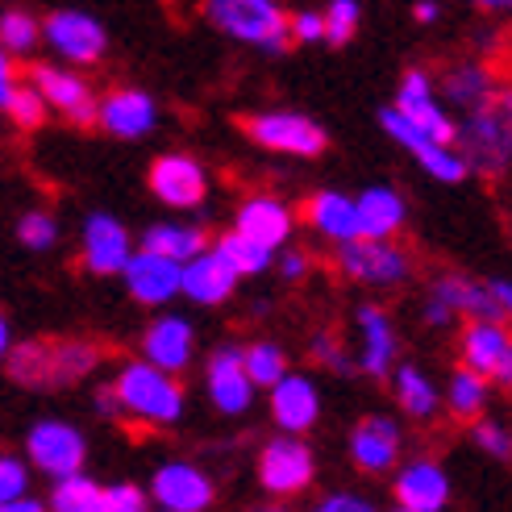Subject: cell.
I'll return each instance as SVG.
<instances>
[{
	"mask_svg": "<svg viewBox=\"0 0 512 512\" xmlns=\"http://www.w3.org/2000/svg\"><path fill=\"white\" fill-rule=\"evenodd\" d=\"M354 367L358 375L392 383L400 367V334L388 317V309L375 300L354 304Z\"/></svg>",
	"mask_w": 512,
	"mask_h": 512,
	"instance_id": "9c48e42d",
	"label": "cell"
},
{
	"mask_svg": "<svg viewBox=\"0 0 512 512\" xmlns=\"http://www.w3.org/2000/svg\"><path fill=\"white\" fill-rule=\"evenodd\" d=\"M471 446L479 454L496 458V463H512V429L500 425V421H492V417H483V421L471 425Z\"/></svg>",
	"mask_w": 512,
	"mask_h": 512,
	"instance_id": "b9f144b4",
	"label": "cell"
},
{
	"mask_svg": "<svg viewBox=\"0 0 512 512\" xmlns=\"http://www.w3.org/2000/svg\"><path fill=\"white\" fill-rule=\"evenodd\" d=\"M30 463L17 454H0V504H17L30 496Z\"/></svg>",
	"mask_w": 512,
	"mask_h": 512,
	"instance_id": "7bdbcfd3",
	"label": "cell"
},
{
	"mask_svg": "<svg viewBox=\"0 0 512 512\" xmlns=\"http://www.w3.org/2000/svg\"><path fill=\"white\" fill-rule=\"evenodd\" d=\"M0 350H13V325H9V317H0Z\"/></svg>",
	"mask_w": 512,
	"mask_h": 512,
	"instance_id": "db71d44e",
	"label": "cell"
},
{
	"mask_svg": "<svg viewBox=\"0 0 512 512\" xmlns=\"http://www.w3.org/2000/svg\"><path fill=\"white\" fill-rule=\"evenodd\" d=\"M492 292L504 304V317H512V279H492Z\"/></svg>",
	"mask_w": 512,
	"mask_h": 512,
	"instance_id": "816d5d0a",
	"label": "cell"
},
{
	"mask_svg": "<svg viewBox=\"0 0 512 512\" xmlns=\"http://www.w3.org/2000/svg\"><path fill=\"white\" fill-rule=\"evenodd\" d=\"M246 512H292V508H284V504H259V508H246Z\"/></svg>",
	"mask_w": 512,
	"mask_h": 512,
	"instance_id": "9f6ffc18",
	"label": "cell"
},
{
	"mask_svg": "<svg viewBox=\"0 0 512 512\" xmlns=\"http://www.w3.org/2000/svg\"><path fill=\"white\" fill-rule=\"evenodd\" d=\"M38 42H42V21L30 9H5L0 13V46H5L9 59L30 55Z\"/></svg>",
	"mask_w": 512,
	"mask_h": 512,
	"instance_id": "8d00e7d4",
	"label": "cell"
},
{
	"mask_svg": "<svg viewBox=\"0 0 512 512\" xmlns=\"http://www.w3.org/2000/svg\"><path fill=\"white\" fill-rule=\"evenodd\" d=\"M438 88H442L446 109H458L463 117L492 109L496 100H500V92H504V84H496L492 71H488V63H479V59H458V63H450L446 75L438 80Z\"/></svg>",
	"mask_w": 512,
	"mask_h": 512,
	"instance_id": "d4e9b609",
	"label": "cell"
},
{
	"mask_svg": "<svg viewBox=\"0 0 512 512\" xmlns=\"http://www.w3.org/2000/svg\"><path fill=\"white\" fill-rule=\"evenodd\" d=\"M30 84L42 92V100L71 125H96L100 113V96L75 67L63 63H34L30 67Z\"/></svg>",
	"mask_w": 512,
	"mask_h": 512,
	"instance_id": "9a60e30c",
	"label": "cell"
},
{
	"mask_svg": "<svg viewBox=\"0 0 512 512\" xmlns=\"http://www.w3.org/2000/svg\"><path fill=\"white\" fill-rule=\"evenodd\" d=\"M5 371L17 388H30V392L55 388V342H42V338L17 342L5 354Z\"/></svg>",
	"mask_w": 512,
	"mask_h": 512,
	"instance_id": "4dcf8cb0",
	"label": "cell"
},
{
	"mask_svg": "<svg viewBox=\"0 0 512 512\" xmlns=\"http://www.w3.org/2000/svg\"><path fill=\"white\" fill-rule=\"evenodd\" d=\"M0 512H50V504H46V500H34V496H25V500H17V504H0Z\"/></svg>",
	"mask_w": 512,
	"mask_h": 512,
	"instance_id": "f907efd6",
	"label": "cell"
},
{
	"mask_svg": "<svg viewBox=\"0 0 512 512\" xmlns=\"http://www.w3.org/2000/svg\"><path fill=\"white\" fill-rule=\"evenodd\" d=\"M458 358L479 379L512 392V329L504 321H467L458 334Z\"/></svg>",
	"mask_w": 512,
	"mask_h": 512,
	"instance_id": "7c38bea8",
	"label": "cell"
},
{
	"mask_svg": "<svg viewBox=\"0 0 512 512\" xmlns=\"http://www.w3.org/2000/svg\"><path fill=\"white\" fill-rule=\"evenodd\" d=\"M309 512H379V504L363 492H325L321 500H313Z\"/></svg>",
	"mask_w": 512,
	"mask_h": 512,
	"instance_id": "7dc6e473",
	"label": "cell"
},
{
	"mask_svg": "<svg viewBox=\"0 0 512 512\" xmlns=\"http://www.w3.org/2000/svg\"><path fill=\"white\" fill-rule=\"evenodd\" d=\"M309 358H313L321 371H329V375H350V371H358V367H354V354L346 350V342L334 334V329H317V334L309 338Z\"/></svg>",
	"mask_w": 512,
	"mask_h": 512,
	"instance_id": "f35d334b",
	"label": "cell"
},
{
	"mask_svg": "<svg viewBox=\"0 0 512 512\" xmlns=\"http://www.w3.org/2000/svg\"><path fill=\"white\" fill-rule=\"evenodd\" d=\"M213 246L229 259V267H234L242 279H254V275H267L271 267H275V250H263L259 242H250V238H242V234H221V238H213Z\"/></svg>",
	"mask_w": 512,
	"mask_h": 512,
	"instance_id": "d590c367",
	"label": "cell"
},
{
	"mask_svg": "<svg viewBox=\"0 0 512 512\" xmlns=\"http://www.w3.org/2000/svg\"><path fill=\"white\" fill-rule=\"evenodd\" d=\"M42 42L50 46V55H55L63 67H92L105 59L109 50V30L105 21L84 13V9H55L46 13L42 21Z\"/></svg>",
	"mask_w": 512,
	"mask_h": 512,
	"instance_id": "8992f818",
	"label": "cell"
},
{
	"mask_svg": "<svg viewBox=\"0 0 512 512\" xmlns=\"http://www.w3.org/2000/svg\"><path fill=\"white\" fill-rule=\"evenodd\" d=\"M392 512H404V508H392Z\"/></svg>",
	"mask_w": 512,
	"mask_h": 512,
	"instance_id": "6f0895ef",
	"label": "cell"
},
{
	"mask_svg": "<svg viewBox=\"0 0 512 512\" xmlns=\"http://www.w3.org/2000/svg\"><path fill=\"white\" fill-rule=\"evenodd\" d=\"M346 446H350V463L363 475H396L404 467V429L388 413L358 417Z\"/></svg>",
	"mask_w": 512,
	"mask_h": 512,
	"instance_id": "5bb4252c",
	"label": "cell"
},
{
	"mask_svg": "<svg viewBox=\"0 0 512 512\" xmlns=\"http://www.w3.org/2000/svg\"><path fill=\"white\" fill-rule=\"evenodd\" d=\"M146 184L167 209L188 213V209H200L204 196H209V171L192 155H159L146 171Z\"/></svg>",
	"mask_w": 512,
	"mask_h": 512,
	"instance_id": "ac0fdd59",
	"label": "cell"
},
{
	"mask_svg": "<svg viewBox=\"0 0 512 512\" xmlns=\"http://www.w3.org/2000/svg\"><path fill=\"white\" fill-rule=\"evenodd\" d=\"M413 21L433 25V21H438V5H429V0H421V5H413Z\"/></svg>",
	"mask_w": 512,
	"mask_h": 512,
	"instance_id": "f5cc1de1",
	"label": "cell"
},
{
	"mask_svg": "<svg viewBox=\"0 0 512 512\" xmlns=\"http://www.w3.org/2000/svg\"><path fill=\"white\" fill-rule=\"evenodd\" d=\"M142 250H155L163 259L188 267L192 259H200L204 250H213V238L204 234L196 221H155L142 234Z\"/></svg>",
	"mask_w": 512,
	"mask_h": 512,
	"instance_id": "f1b7e54d",
	"label": "cell"
},
{
	"mask_svg": "<svg viewBox=\"0 0 512 512\" xmlns=\"http://www.w3.org/2000/svg\"><path fill=\"white\" fill-rule=\"evenodd\" d=\"M292 42L296 46L325 42V9H296L292 13Z\"/></svg>",
	"mask_w": 512,
	"mask_h": 512,
	"instance_id": "bcb514c9",
	"label": "cell"
},
{
	"mask_svg": "<svg viewBox=\"0 0 512 512\" xmlns=\"http://www.w3.org/2000/svg\"><path fill=\"white\" fill-rule=\"evenodd\" d=\"M392 496H396V508L404 512H446L454 483L438 458H408L392 475Z\"/></svg>",
	"mask_w": 512,
	"mask_h": 512,
	"instance_id": "d6986e66",
	"label": "cell"
},
{
	"mask_svg": "<svg viewBox=\"0 0 512 512\" xmlns=\"http://www.w3.org/2000/svg\"><path fill=\"white\" fill-rule=\"evenodd\" d=\"M150 500L159 512H209L217 500V483L209 471L188 463V458H167L150 475Z\"/></svg>",
	"mask_w": 512,
	"mask_h": 512,
	"instance_id": "4fadbf2b",
	"label": "cell"
},
{
	"mask_svg": "<svg viewBox=\"0 0 512 512\" xmlns=\"http://www.w3.org/2000/svg\"><path fill=\"white\" fill-rule=\"evenodd\" d=\"M304 221H309L325 242H334V250L358 242V204L346 192H334V188L313 192L304 200Z\"/></svg>",
	"mask_w": 512,
	"mask_h": 512,
	"instance_id": "83f0119b",
	"label": "cell"
},
{
	"mask_svg": "<svg viewBox=\"0 0 512 512\" xmlns=\"http://www.w3.org/2000/svg\"><path fill=\"white\" fill-rule=\"evenodd\" d=\"M488 396H492V383L488 379H479L475 371H467L463 363H458L450 371V383H446V404H450V413L458 421H483V413H488Z\"/></svg>",
	"mask_w": 512,
	"mask_h": 512,
	"instance_id": "1f68e13d",
	"label": "cell"
},
{
	"mask_svg": "<svg viewBox=\"0 0 512 512\" xmlns=\"http://www.w3.org/2000/svg\"><path fill=\"white\" fill-rule=\"evenodd\" d=\"M46 504L50 512H105V488L92 475H75L63 483H50Z\"/></svg>",
	"mask_w": 512,
	"mask_h": 512,
	"instance_id": "e575fe53",
	"label": "cell"
},
{
	"mask_svg": "<svg viewBox=\"0 0 512 512\" xmlns=\"http://www.w3.org/2000/svg\"><path fill=\"white\" fill-rule=\"evenodd\" d=\"M458 155L467 159L471 171H479L483 179H504L512 171V125L500 109V100L492 109L471 113L458 121Z\"/></svg>",
	"mask_w": 512,
	"mask_h": 512,
	"instance_id": "277c9868",
	"label": "cell"
},
{
	"mask_svg": "<svg viewBox=\"0 0 512 512\" xmlns=\"http://www.w3.org/2000/svg\"><path fill=\"white\" fill-rule=\"evenodd\" d=\"M292 229H296L292 204L271 192H254L234 209V234L259 242L263 250H288Z\"/></svg>",
	"mask_w": 512,
	"mask_h": 512,
	"instance_id": "ffe728a7",
	"label": "cell"
},
{
	"mask_svg": "<svg viewBox=\"0 0 512 512\" xmlns=\"http://www.w3.org/2000/svg\"><path fill=\"white\" fill-rule=\"evenodd\" d=\"M267 413H271L279 433H288V438H304V433L321 421V388H317V379L292 371L279 388L267 392Z\"/></svg>",
	"mask_w": 512,
	"mask_h": 512,
	"instance_id": "603a6c76",
	"label": "cell"
},
{
	"mask_svg": "<svg viewBox=\"0 0 512 512\" xmlns=\"http://www.w3.org/2000/svg\"><path fill=\"white\" fill-rule=\"evenodd\" d=\"M138 254L130 229L113 213H88L80 229V263L88 275H125L130 259Z\"/></svg>",
	"mask_w": 512,
	"mask_h": 512,
	"instance_id": "e0dca14e",
	"label": "cell"
},
{
	"mask_svg": "<svg viewBox=\"0 0 512 512\" xmlns=\"http://www.w3.org/2000/svg\"><path fill=\"white\" fill-rule=\"evenodd\" d=\"M429 296L442 300L454 317H467V321H508L500 296L492 292V279H471V275L446 271V275H438L429 284Z\"/></svg>",
	"mask_w": 512,
	"mask_h": 512,
	"instance_id": "cb8c5ba5",
	"label": "cell"
},
{
	"mask_svg": "<svg viewBox=\"0 0 512 512\" xmlns=\"http://www.w3.org/2000/svg\"><path fill=\"white\" fill-rule=\"evenodd\" d=\"M259 483L263 492L275 496V504H284L288 496H300L313 488L317 479V454L304 438H288V433H275L271 442H263L259 450Z\"/></svg>",
	"mask_w": 512,
	"mask_h": 512,
	"instance_id": "ba28073f",
	"label": "cell"
},
{
	"mask_svg": "<svg viewBox=\"0 0 512 512\" xmlns=\"http://www.w3.org/2000/svg\"><path fill=\"white\" fill-rule=\"evenodd\" d=\"M358 204V242H396L404 229L408 204L392 184H375L354 196Z\"/></svg>",
	"mask_w": 512,
	"mask_h": 512,
	"instance_id": "4316f807",
	"label": "cell"
},
{
	"mask_svg": "<svg viewBox=\"0 0 512 512\" xmlns=\"http://www.w3.org/2000/svg\"><path fill=\"white\" fill-rule=\"evenodd\" d=\"M25 463L55 483L75 479L84 475V463H88V438L71 421H59V417L34 421L30 433H25Z\"/></svg>",
	"mask_w": 512,
	"mask_h": 512,
	"instance_id": "5b68a950",
	"label": "cell"
},
{
	"mask_svg": "<svg viewBox=\"0 0 512 512\" xmlns=\"http://www.w3.org/2000/svg\"><path fill=\"white\" fill-rule=\"evenodd\" d=\"M392 109H400L425 138H433L438 146H454L458 142V121L446 113L442 96H438V84H433V75L425 67H408L400 75Z\"/></svg>",
	"mask_w": 512,
	"mask_h": 512,
	"instance_id": "8fae6325",
	"label": "cell"
},
{
	"mask_svg": "<svg viewBox=\"0 0 512 512\" xmlns=\"http://www.w3.org/2000/svg\"><path fill=\"white\" fill-rule=\"evenodd\" d=\"M17 242L30 250V254L55 250V242H59V221H55V213H46V209H25V213L17 217Z\"/></svg>",
	"mask_w": 512,
	"mask_h": 512,
	"instance_id": "74e56055",
	"label": "cell"
},
{
	"mask_svg": "<svg viewBox=\"0 0 512 512\" xmlns=\"http://www.w3.org/2000/svg\"><path fill=\"white\" fill-rule=\"evenodd\" d=\"M100 367V346L88 338H63L55 342V388H71V383L88 379Z\"/></svg>",
	"mask_w": 512,
	"mask_h": 512,
	"instance_id": "d6a6232c",
	"label": "cell"
},
{
	"mask_svg": "<svg viewBox=\"0 0 512 512\" xmlns=\"http://www.w3.org/2000/svg\"><path fill=\"white\" fill-rule=\"evenodd\" d=\"M246 375H250V383L254 388H263V392H271V388H279L288 375H292V367H288V350L279 346V342H250L246 346Z\"/></svg>",
	"mask_w": 512,
	"mask_h": 512,
	"instance_id": "836d02e7",
	"label": "cell"
},
{
	"mask_svg": "<svg viewBox=\"0 0 512 512\" xmlns=\"http://www.w3.org/2000/svg\"><path fill=\"white\" fill-rule=\"evenodd\" d=\"M254 383L246 375V346L221 342L204 358V396L221 417H246L254 408Z\"/></svg>",
	"mask_w": 512,
	"mask_h": 512,
	"instance_id": "30bf717a",
	"label": "cell"
},
{
	"mask_svg": "<svg viewBox=\"0 0 512 512\" xmlns=\"http://www.w3.org/2000/svg\"><path fill=\"white\" fill-rule=\"evenodd\" d=\"M200 13L225 38L259 46L267 55H284L292 46V13L271 5V0H209Z\"/></svg>",
	"mask_w": 512,
	"mask_h": 512,
	"instance_id": "7a4b0ae2",
	"label": "cell"
},
{
	"mask_svg": "<svg viewBox=\"0 0 512 512\" xmlns=\"http://www.w3.org/2000/svg\"><path fill=\"white\" fill-rule=\"evenodd\" d=\"M242 134L271 155H292V159H317L325 155L329 134L313 117L292 113V109H263L242 117Z\"/></svg>",
	"mask_w": 512,
	"mask_h": 512,
	"instance_id": "3957f363",
	"label": "cell"
},
{
	"mask_svg": "<svg viewBox=\"0 0 512 512\" xmlns=\"http://www.w3.org/2000/svg\"><path fill=\"white\" fill-rule=\"evenodd\" d=\"M150 492L138 488V483L121 479V483H109L105 488V512H150Z\"/></svg>",
	"mask_w": 512,
	"mask_h": 512,
	"instance_id": "f6af8a7d",
	"label": "cell"
},
{
	"mask_svg": "<svg viewBox=\"0 0 512 512\" xmlns=\"http://www.w3.org/2000/svg\"><path fill=\"white\" fill-rule=\"evenodd\" d=\"M358 21H363V5H358V0H334V5H325V42L350 46V38L358 34Z\"/></svg>",
	"mask_w": 512,
	"mask_h": 512,
	"instance_id": "60d3db41",
	"label": "cell"
},
{
	"mask_svg": "<svg viewBox=\"0 0 512 512\" xmlns=\"http://www.w3.org/2000/svg\"><path fill=\"white\" fill-rule=\"evenodd\" d=\"M500 109H504V117L512 125V84H504V92H500Z\"/></svg>",
	"mask_w": 512,
	"mask_h": 512,
	"instance_id": "11a10c76",
	"label": "cell"
},
{
	"mask_svg": "<svg viewBox=\"0 0 512 512\" xmlns=\"http://www.w3.org/2000/svg\"><path fill=\"white\" fill-rule=\"evenodd\" d=\"M96 125H100V134L121 138V142H134V138L155 134L159 105H155V96L142 92V88H109L105 96H100Z\"/></svg>",
	"mask_w": 512,
	"mask_h": 512,
	"instance_id": "7402d4cb",
	"label": "cell"
},
{
	"mask_svg": "<svg viewBox=\"0 0 512 512\" xmlns=\"http://www.w3.org/2000/svg\"><path fill=\"white\" fill-rule=\"evenodd\" d=\"M313 271V254H304L296 246L279 250V279H288V284H300V279H309Z\"/></svg>",
	"mask_w": 512,
	"mask_h": 512,
	"instance_id": "c3c4849f",
	"label": "cell"
},
{
	"mask_svg": "<svg viewBox=\"0 0 512 512\" xmlns=\"http://www.w3.org/2000/svg\"><path fill=\"white\" fill-rule=\"evenodd\" d=\"M242 284V275L229 267V259L213 246V250H204L200 259H192L184 267V296L192 304H200V309H221V304L238 292Z\"/></svg>",
	"mask_w": 512,
	"mask_h": 512,
	"instance_id": "484cf974",
	"label": "cell"
},
{
	"mask_svg": "<svg viewBox=\"0 0 512 512\" xmlns=\"http://www.w3.org/2000/svg\"><path fill=\"white\" fill-rule=\"evenodd\" d=\"M113 388H117V396L125 404V417H134L146 429H171L188 413L184 383H179L175 375H167V371H159V367L142 363V358L121 363Z\"/></svg>",
	"mask_w": 512,
	"mask_h": 512,
	"instance_id": "6da1fadb",
	"label": "cell"
},
{
	"mask_svg": "<svg viewBox=\"0 0 512 512\" xmlns=\"http://www.w3.org/2000/svg\"><path fill=\"white\" fill-rule=\"evenodd\" d=\"M138 358L150 367H159L167 375H184L192 367V358H196V325L188 317H179V313H159V317H150L146 329H142V338H138Z\"/></svg>",
	"mask_w": 512,
	"mask_h": 512,
	"instance_id": "2e32d148",
	"label": "cell"
},
{
	"mask_svg": "<svg viewBox=\"0 0 512 512\" xmlns=\"http://www.w3.org/2000/svg\"><path fill=\"white\" fill-rule=\"evenodd\" d=\"M46 109H50V105L42 100V92H38L30 80H25L21 92H17V100H13L5 113H9V121L17 125V130H38V125H46Z\"/></svg>",
	"mask_w": 512,
	"mask_h": 512,
	"instance_id": "ee69618b",
	"label": "cell"
},
{
	"mask_svg": "<svg viewBox=\"0 0 512 512\" xmlns=\"http://www.w3.org/2000/svg\"><path fill=\"white\" fill-rule=\"evenodd\" d=\"M421 163V171L429 175V179H438V184H463V179L471 175V167H467V159L458 155V146H433L425 159H417Z\"/></svg>",
	"mask_w": 512,
	"mask_h": 512,
	"instance_id": "ab89813d",
	"label": "cell"
},
{
	"mask_svg": "<svg viewBox=\"0 0 512 512\" xmlns=\"http://www.w3.org/2000/svg\"><path fill=\"white\" fill-rule=\"evenodd\" d=\"M121 284L130 292V300L142 304V309H163V304H171L175 296H184V267L163 259L155 250L138 246V254L121 275Z\"/></svg>",
	"mask_w": 512,
	"mask_h": 512,
	"instance_id": "44dd1931",
	"label": "cell"
},
{
	"mask_svg": "<svg viewBox=\"0 0 512 512\" xmlns=\"http://www.w3.org/2000/svg\"><path fill=\"white\" fill-rule=\"evenodd\" d=\"M92 408H96L100 421H121V417H125V404H121V396H117L113 383H100V388L92 392Z\"/></svg>",
	"mask_w": 512,
	"mask_h": 512,
	"instance_id": "681fc988",
	"label": "cell"
},
{
	"mask_svg": "<svg viewBox=\"0 0 512 512\" xmlns=\"http://www.w3.org/2000/svg\"><path fill=\"white\" fill-rule=\"evenodd\" d=\"M392 396L400 404V413L404 417H413V421H433L438 417V408H442V392H438V383L429 379V371L421 363H400L396 375H392Z\"/></svg>",
	"mask_w": 512,
	"mask_h": 512,
	"instance_id": "f546056e",
	"label": "cell"
},
{
	"mask_svg": "<svg viewBox=\"0 0 512 512\" xmlns=\"http://www.w3.org/2000/svg\"><path fill=\"white\" fill-rule=\"evenodd\" d=\"M334 267L342 279L358 288H375V292H388L408 284L413 275V254L396 242H350L334 250Z\"/></svg>",
	"mask_w": 512,
	"mask_h": 512,
	"instance_id": "52a82bcc",
	"label": "cell"
}]
</instances>
